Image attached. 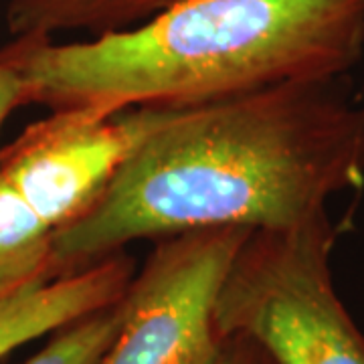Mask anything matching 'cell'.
<instances>
[{
	"instance_id": "obj_4",
	"label": "cell",
	"mask_w": 364,
	"mask_h": 364,
	"mask_svg": "<svg viewBox=\"0 0 364 364\" xmlns=\"http://www.w3.org/2000/svg\"><path fill=\"white\" fill-rule=\"evenodd\" d=\"M247 229H196L156 239L122 298V320L100 364H213L215 301Z\"/></svg>"
},
{
	"instance_id": "obj_11",
	"label": "cell",
	"mask_w": 364,
	"mask_h": 364,
	"mask_svg": "<svg viewBox=\"0 0 364 364\" xmlns=\"http://www.w3.org/2000/svg\"><path fill=\"white\" fill-rule=\"evenodd\" d=\"M25 105L23 79L13 67L0 61V130L16 107Z\"/></svg>"
},
{
	"instance_id": "obj_9",
	"label": "cell",
	"mask_w": 364,
	"mask_h": 364,
	"mask_svg": "<svg viewBox=\"0 0 364 364\" xmlns=\"http://www.w3.org/2000/svg\"><path fill=\"white\" fill-rule=\"evenodd\" d=\"M119 320L122 299L53 332V338L23 364H100L116 338Z\"/></svg>"
},
{
	"instance_id": "obj_2",
	"label": "cell",
	"mask_w": 364,
	"mask_h": 364,
	"mask_svg": "<svg viewBox=\"0 0 364 364\" xmlns=\"http://www.w3.org/2000/svg\"><path fill=\"white\" fill-rule=\"evenodd\" d=\"M363 55L364 0H178L87 39L14 37L0 61L25 104L119 114L344 79Z\"/></svg>"
},
{
	"instance_id": "obj_1",
	"label": "cell",
	"mask_w": 364,
	"mask_h": 364,
	"mask_svg": "<svg viewBox=\"0 0 364 364\" xmlns=\"http://www.w3.org/2000/svg\"><path fill=\"white\" fill-rule=\"evenodd\" d=\"M364 186V104L344 79L172 107L85 213L53 237V279L132 243L196 229H282Z\"/></svg>"
},
{
	"instance_id": "obj_7",
	"label": "cell",
	"mask_w": 364,
	"mask_h": 364,
	"mask_svg": "<svg viewBox=\"0 0 364 364\" xmlns=\"http://www.w3.org/2000/svg\"><path fill=\"white\" fill-rule=\"evenodd\" d=\"M178 0H9L6 26L14 37L65 33L100 35L138 25Z\"/></svg>"
},
{
	"instance_id": "obj_3",
	"label": "cell",
	"mask_w": 364,
	"mask_h": 364,
	"mask_svg": "<svg viewBox=\"0 0 364 364\" xmlns=\"http://www.w3.org/2000/svg\"><path fill=\"white\" fill-rule=\"evenodd\" d=\"M328 208L282 229L251 231L215 301L219 336L257 342L273 364H364V334L340 299Z\"/></svg>"
},
{
	"instance_id": "obj_6",
	"label": "cell",
	"mask_w": 364,
	"mask_h": 364,
	"mask_svg": "<svg viewBox=\"0 0 364 364\" xmlns=\"http://www.w3.org/2000/svg\"><path fill=\"white\" fill-rule=\"evenodd\" d=\"M134 273V259L124 251L85 272L35 279L0 294V360L33 340L119 301Z\"/></svg>"
},
{
	"instance_id": "obj_10",
	"label": "cell",
	"mask_w": 364,
	"mask_h": 364,
	"mask_svg": "<svg viewBox=\"0 0 364 364\" xmlns=\"http://www.w3.org/2000/svg\"><path fill=\"white\" fill-rule=\"evenodd\" d=\"M213 364H273V360L257 342L241 334H231L221 338Z\"/></svg>"
},
{
	"instance_id": "obj_5",
	"label": "cell",
	"mask_w": 364,
	"mask_h": 364,
	"mask_svg": "<svg viewBox=\"0 0 364 364\" xmlns=\"http://www.w3.org/2000/svg\"><path fill=\"white\" fill-rule=\"evenodd\" d=\"M172 107L119 114L57 109L0 150V174L57 233L104 193L132 150ZM55 237V235H53Z\"/></svg>"
},
{
	"instance_id": "obj_8",
	"label": "cell",
	"mask_w": 364,
	"mask_h": 364,
	"mask_svg": "<svg viewBox=\"0 0 364 364\" xmlns=\"http://www.w3.org/2000/svg\"><path fill=\"white\" fill-rule=\"evenodd\" d=\"M53 231L0 174V294L35 279H53Z\"/></svg>"
}]
</instances>
